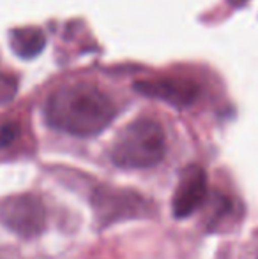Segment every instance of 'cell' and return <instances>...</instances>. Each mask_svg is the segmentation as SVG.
Segmentation results:
<instances>
[{"mask_svg": "<svg viewBox=\"0 0 258 259\" xmlns=\"http://www.w3.org/2000/svg\"><path fill=\"white\" fill-rule=\"evenodd\" d=\"M134 90L145 97L161 99L177 108H188L200 97V87L191 79L182 78L141 79L134 83Z\"/></svg>", "mask_w": 258, "mask_h": 259, "instance_id": "obj_6", "label": "cell"}, {"mask_svg": "<svg viewBox=\"0 0 258 259\" xmlns=\"http://www.w3.org/2000/svg\"><path fill=\"white\" fill-rule=\"evenodd\" d=\"M92 208L101 228L128 221V219L151 217L154 211L151 201L128 189L99 187L92 196Z\"/></svg>", "mask_w": 258, "mask_h": 259, "instance_id": "obj_3", "label": "cell"}, {"mask_svg": "<svg viewBox=\"0 0 258 259\" xmlns=\"http://www.w3.org/2000/svg\"><path fill=\"white\" fill-rule=\"evenodd\" d=\"M228 2H230L232 6H242V4L248 2V0H228Z\"/></svg>", "mask_w": 258, "mask_h": 259, "instance_id": "obj_10", "label": "cell"}, {"mask_svg": "<svg viewBox=\"0 0 258 259\" xmlns=\"http://www.w3.org/2000/svg\"><path fill=\"white\" fill-rule=\"evenodd\" d=\"M115 104L90 83L65 85L46 103V120L53 129L89 138L104 131L115 118Z\"/></svg>", "mask_w": 258, "mask_h": 259, "instance_id": "obj_1", "label": "cell"}, {"mask_svg": "<svg viewBox=\"0 0 258 259\" xmlns=\"http://www.w3.org/2000/svg\"><path fill=\"white\" fill-rule=\"evenodd\" d=\"M46 37L41 28L25 27L11 32V48L21 58H34L45 50Z\"/></svg>", "mask_w": 258, "mask_h": 259, "instance_id": "obj_7", "label": "cell"}, {"mask_svg": "<svg viewBox=\"0 0 258 259\" xmlns=\"http://www.w3.org/2000/svg\"><path fill=\"white\" fill-rule=\"evenodd\" d=\"M18 92V81L11 74H0V104H7Z\"/></svg>", "mask_w": 258, "mask_h": 259, "instance_id": "obj_8", "label": "cell"}, {"mask_svg": "<svg viewBox=\"0 0 258 259\" xmlns=\"http://www.w3.org/2000/svg\"><path fill=\"white\" fill-rule=\"evenodd\" d=\"M0 222L21 238H35L46 228V210L34 194H18L0 201Z\"/></svg>", "mask_w": 258, "mask_h": 259, "instance_id": "obj_4", "label": "cell"}, {"mask_svg": "<svg viewBox=\"0 0 258 259\" xmlns=\"http://www.w3.org/2000/svg\"><path fill=\"white\" fill-rule=\"evenodd\" d=\"M166 152L165 131L156 120L140 118L117 134L112 147V162L124 169H147L159 164Z\"/></svg>", "mask_w": 258, "mask_h": 259, "instance_id": "obj_2", "label": "cell"}, {"mask_svg": "<svg viewBox=\"0 0 258 259\" xmlns=\"http://www.w3.org/2000/svg\"><path fill=\"white\" fill-rule=\"evenodd\" d=\"M207 201V175L198 164L184 167L172 199L173 217L186 219Z\"/></svg>", "mask_w": 258, "mask_h": 259, "instance_id": "obj_5", "label": "cell"}, {"mask_svg": "<svg viewBox=\"0 0 258 259\" xmlns=\"http://www.w3.org/2000/svg\"><path fill=\"white\" fill-rule=\"evenodd\" d=\"M20 123L18 122H4L0 125V148H6L13 145L20 138Z\"/></svg>", "mask_w": 258, "mask_h": 259, "instance_id": "obj_9", "label": "cell"}]
</instances>
